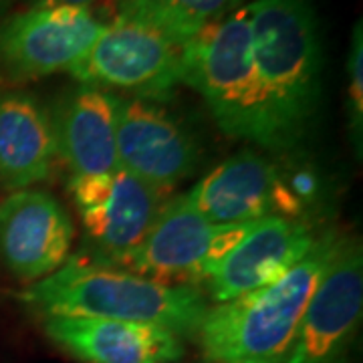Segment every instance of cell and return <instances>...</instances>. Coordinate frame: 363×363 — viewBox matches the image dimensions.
<instances>
[{"label":"cell","mask_w":363,"mask_h":363,"mask_svg":"<svg viewBox=\"0 0 363 363\" xmlns=\"http://www.w3.org/2000/svg\"><path fill=\"white\" fill-rule=\"evenodd\" d=\"M339 238H315L311 250L279 281L208 307L198 329L208 363H281L291 347Z\"/></svg>","instance_id":"obj_3"},{"label":"cell","mask_w":363,"mask_h":363,"mask_svg":"<svg viewBox=\"0 0 363 363\" xmlns=\"http://www.w3.org/2000/svg\"><path fill=\"white\" fill-rule=\"evenodd\" d=\"M23 298L45 315L154 325L178 337L198 333L208 311L206 298L194 286L157 283L85 257L67 259Z\"/></svg>","instance_id":"obj_2"},{"label":"cell","mask_w":363,"mask_h":363,"mask_svg":"<svg viewBox=\"0 0 363 363\" xmlns=\"http://www.w3.org/2000/svg\"><path fill=\"white\" fill-rule=\"evenodd\" d=\"M9 4V0H0V9H4Z\"/></svg>","instance_id":"obj_20"},{"label":"cell","mask_w":363,"mask_h":363,"mask_svg":"<svg viewBox=\"0 0 363 363\" xmlns=\"http://www.w3.org/2000/svg\"><path fill=\"white\" fill-rule=\"evenodd\" d=\"M45 329L57 345L85 363H172L184 355L180 337L154 325L45 315Z\"/></svg>","instance_id":"obj_14"},{"label":"cell","mask_w":363,"mask_h":363,"mask_svg":"<svg viewBox=\"0 0 363 363\" xmlns=\"http://www.w3.org/2000/svg\"><path fill=\"white\" fill-rule=\"evenodd\" d=\"M117 166L162 192L192 174L198 147L190 133L156 104L119 97L117 104Z\"/></svg>","instance_id":"obj_11"},{"label":"cell","mask_w":363,"mask_h":363,"mask_svg":"<svg viewBox=\"0 0 363 363\" xmlns=\"http://www.w3.org/2000/svg\"><path fill=\"white\" fill-rule=\"evenodd\" d=\"M248 13L271 150H285L303 135L321 97L319 18L307 0H255Z\"/></svg>","instance_id":"obj_1"},{"label":"cell","mask_w":363,"mask_h":363,"mask_svg":"<svg viewBox=\"0 0 363 363\" xmlns=\"http://www.w3.org/2000/svg\"><path fill=\"white\" fill-rule=\"evenodd\" d=\"M57 154L45 105L26 91H0V184L18 192L47 180Z\"/></svg>","instance_id":"obj_16"},{"label":"cell","mask_w":363,"mask_h":363,"mask_svg":"<svg viewBox=\"0 0 363 363\" xmlns=\"http://www.w3.org/2000/svg\"><path fill=\"white\" fill-rule=\"evenodd\" d=\"M180 83L204 97L224 133L271 150L248 4L204 26L184 45Z\"/></svg>","instance_id":"obj_4"},{"label":"cell","mask_w":363,"mask_h":363,"mask_svg":"<svg viewBox=\"0 0 363 363\" xmlns=\"http://www.w3.org/2000/svg\"><path fill=\"white\" fill-rule=\"evenodd\" d=\"M257 222L212 224L190 196L180 194L162 204L142 245L119 267L157 283L206 281L208 272L245 240Z\"/></svg>","instance_id":"obj_6"},{"label":"cell","mask_w":363,"mask_h":363,"mask_svg":"<svg viewBox=\"0 0 363 363\" xmlns=\"http://www.w3.org/2000/svg\"><path fill=\"white\" fill-rule=\"evenodd\" d=\"M75 226L43 190H18L0 204V260L23 281H40L69 259Z\"/></svg>","instance_id":"obj_12"},{"label":"cell","mask_w":363,"mask_h":363,"mask_svg":"<svg viewBox=\"0 0 363 363\" xmlns=\"http://www.w3.org/2000/svg\"><path fill=\"white\" fill-rule=\"evenodd\" d=\"M105 25L87 6L33 4L0 23V73L21 81L71 73Z\"/></svg>","instance_id":"obj_7"},{"label":"cell","mask_w":363,"mask_h":363,"mask_svg":"<svg viewBox=\"0 0 363 363\" xmlns=\"http://www.w3.org/2000/svg\"><path fill=\"white\" fill-rule=\"evenodd\" d=\"M184 43L128 0H117L116 14L87 57L71 75L79 83L121 89L140 99H168L180 85Z\"/></svg>","instance_id":"obj_5"},{"label":"cell","mask_w":363,"mask_h":363,"mask_svg":"<svg viewBox=\"0 0 363 363\" xmlns=\"http://www.w3.org/2000/svg\"><path fill=\"white\" fill-rule=\"evenodd\" d=\"M363 23L357 21L351 33L347 57V116L357 154H362L363 135Z\"/></svg>","instance_id":"obj_18"},{"label":"cell","mask_w":363,"mask_h":363,"mask_svg":"<svg viewBox=\"0 0 363 363\" xmlns=\"http://www.w3.org/2000/svg\"><path fill=\"white\" fill-rule=\"evenodd\" d=\"M69 190L91 247L105 264H119L142 245L166 194L121 168L99 176H71Z\"/></svg>","instance_id":"obj_9"},{"label":"cell","mask_w":363,"mask_h":363,"mask_svg":"<svg viewBox=\"0 0 363 363\" xmlns=\"http://www.w3.org/2000/svg\"><path fill=\"white\" fill-rule=\"evenodd\" d=\"M95 2H104V0H33V4H67V6H87V9H91Z\"/></svg>","instance_id":"obj_19"},{"label":"cell","mask_w":363,"mask_h":363,"mask_svg":"<svg viewBox=\"0 0 363 363\" xmlns=\"http://www.w3.org/2000/svg\"><path fill=\"white\" fill-rule=\"evenodd\" d=\"M117 104L119 95L79 83L52 116L57 152L73 176H99L117 169Z\"/></svg>","instance_id":"obj_15"},{"label":"cell","mask_w":363,"mask_h":363,"mask_svg":"<svg viewBox=\"0 0 363 363\" xmlns=\"http://www.w3.org/2000/svg\"><path fill=\"white\" fill-rule=\"evenodd\" d=\"M186 194L212 224L257 222L267 216L291 218L303 206L271 162L252 150L224 160Z\"/></svg>","instance_id":"obj_10"},{"label":"cell","mask_w":363,"mask_h":363,"mask_svg":"<svg viewBox=\"0 0 363 363\" xmlns=\"http://www.w3.org/2000/svg\"><path fill=\"white\" fill-rule=\"evenodd\" d=\"M362 311V247L353 238H339L337 250L281 363H345Z\"/></svg>","instance_id":"obj_8"},{"label":"cell","mask_w":363,"mask_h":363,"mask_svg":"<svg viewBox=\"0 0 363 363\" xmlns=\"http://www.w3.org/2000/svg\"><path fill=\"white\" fill-rule=\"evenodd\" d=\"M184 45L204 26L230 14L242 0H128Z\"/></svg>","instance_id":"obj_17"},{"label":"cell","mask_w":363,"mask_h":363,"mask_svg":"<svg viewBox=\"0 0 363 363\" xmlns=\"http://www.w3.org/2000/svg\"><path fill=\"white\" fill-rule=\"evenodd\" d=\"M313 238L307 224L295 218H260L242 242L208 272L210 297L226 303L245 293L279 281L311 250Z\"/></svg>","instance_id":"obj_13"}]
</instances>
